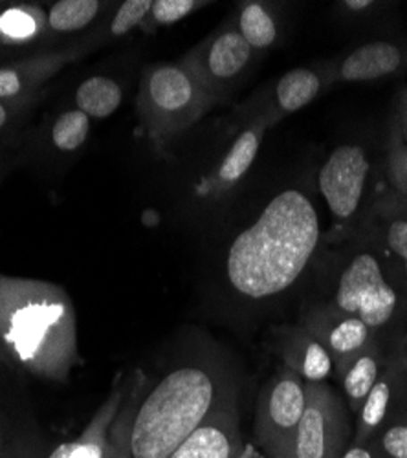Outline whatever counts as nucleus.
I'll return each mask as SVG.
<instances>
[{
    "label": "nucleus",
    "mask_w": 407,
    "mask_h": 458,
    "mask_svg": "<svg viewBox=\"0 0 407 458\" xmlns=\"http://www.w3.org/2000/svg\"><path fill=\"white\" fill-rule=\"evenodd\" d=\"M321 242L318 209L300 189L276 195L226 253L225 274L233 293L267 301L293 288Z\"/></svg>",
    "instance_id": "nucleus-1"
},
{
    "label": "nucleus",
    "mask_w": 407,
    "mask_h": 458,
    "mask_svg": "<svg viewBox=\"0 0 407 458\" xmlns=\"http://www.w3.org/2000/svg\"><path fill=\"white\" fill-rule=\"evenodd\" d=\"M0 341L37 377L64 381L81 361L72 299L47 281L0 276Z\"/></svg>",
    "instance_id": "nucleus-2"
},
{
    "label": "nucleus",
    "mask_w": 407,
    "mask_h": 458,
    "mask_svg": "<svg viewBox=\"0 0 407 458\" xmlns=\"http://www.w3.org/2000/svg\"><path fill=\"white\" fill-rule=\"evenodd\" d=\"M232 396L230 374L216 360L200 356L174 365L138 402L131 426L132 458H167Z\"/></svg>",
    "instance_id": "nucleus-3"
},
{
    "label": "nucleus",
    "mask_w": 407,
    "mask_h": 458,
    "mask_svg": "<svg viewBox=\"0 0 407 458\" xmlns=\"http://www.w3.org/2000/svg\"><path fill=\"white\" fill-rule=\"evenodd\" d=\"M215 103L186 64L157 63L141 72L138 114L158 150L191 129Z\"/></svg>",
    "instance_id": "nucleus-4"
},
{
    "label": "nucleus",
    "mask_w": 407,
    "mask_h": 458,
    "mask_svg": "<svg viewBox=\"0 0 407 458\" xmlns=\"http://www.w3.org/2000/svg\"><path fill=\"white\" fill-rule=\"evenodd\" d=\"M328 302L360 318L377 335L396 323L407 310V301L373 248L358 250L349 257Z\"/></svg>",
    "instance_id": "nucleus-5"
},
{
    "label": "nucleus",
    "mask_w": 407,
    "mask_h": 458,
    "mask_svg": "<svg viewBox=\"0 0 407 458\" xmlns=\"http://www.w3.org/2000/svg\"><path fill=\"white\" fill-rule=\"evenodd\" d=\"M307 407L305 379L279 365L257 400L255 438L270 458H292V444Z\"/></svg>",
    "instance_id": "nucleus-6"
},
{
    "label": "nucleus",
    "mask_w": 407,
    "mask_h": 458,
    "mask_svg": "<svg viewBox=\"0 0 407 458\" xmlns=\"http://www.w3.org/2000/svg\"><path fill=\"white\" fill-rule=\"evenodd\" d=\"M354 416L345 400L323 384H307V407L295 431L292 458H342L352 444Z\"/></svg>",
    "instance_id": "nucleus-7"
},
{
    "label": "nucleus",
    "mask_w": 407,
    "mask_h": 458,
    "mask_svg": "<svg viewBox=\"0 0 407 458\" xmlns=\"http://www.w3.org/2000/svg\"><path fill=\"white\" fill-rule=\"evenodd\" d=\"M371 162L360 145H340L330 152L319 169V191L336 224L347 225L360 215Z\"/></svg>",
    "instance_id": "nucleus-8"
},
{
    "label": "nucleus",
    "mask_w": 407,
    "mask_h": 458,
    "mask_svg": "<svg viewBox=\"0 0 407 458\" xmlns=\"http://www.w3.org/2000/svg\"><path fill=\"white\" fill-rule=\"evenodd\" d=\"M253 59V48L242 39L235 24L225 26L195 47L180 63L186 64L204 90L218 103Z\"/></svg>",
    "instance_id": "nucleus-9"
},
{
    "label": "nucleus",
    "mask_w": 407,
    "mask_h": 458,
    "mask_svg": "<svg viewBox=\"0 0 407 458\" xmlns=\"http://www.w3.org/2000/svg\"><path fill=\"white\" fill-rule=\"evenodd\" d=\"M407 409V339H400L386 356L375 387L354 418L352 444H367L391 420Z\"/></svg>",
    "instance_id": "nucleus-10"
},
{
    "label": "nucleus",
    "mask_w": 407,
    "mask_h": 458,
    "mask_svg": "<svg viewBox=\"0 0 407 458\" xmlns=\"http://www.w3.org/2000/svg\"><path fill=\"white\" fill-rule=\"evenodd\" d=\"M300 325L305 327L328 351L332 361H335V372L378 339V335L360 318L336 309L328 301L309 307L301 314Z\"/></svg>",
    "instance_id": "nucleus-11"
},
{
    "label": "nucleus",
    "mask_w": 407,
    "mask_h": 458,
    "mask_svg": "<svg viewBox=\"0 0 407 458\" xmlns=\"http://www.w3.org/2000/svg\"><path fill=\"white\" fill-rule=\"evenodd\" d=\"M371 229L375 251L407 301V202L398 197L378 200L371 209Z\"/></svg>",
    "instance_id": "nucleus-12"
},
{
    "label": "nucleus",
    "mask_w": 407,
    "mask_h": 458,
    "mask_svg": "<svg viewBox=\"0 0 407 458\" xmlns=\"http://www.w3.org/2000/svg\"><path fill=\"white\" fill-rule=\"evenodd\" d=\"M242 449L235 396L218 405L167 458H237Z\"/></svg>",
    "instance_id": "nucleus-13"
},
{
    "label": "nucleus",
    "mask_w": 407,
    "mask_h": 458,
    "mask_svg": "<svg viewBox=\"0 0 407 458\" xmlns=\"http://www.w3.org/2000/svg\"><path fill=\"white\" fill-rule=\"evenodd\" d=\"M274 347L281 365L300 374L305 384H323L335 372L328 351L300 323L279 327L274 332Z\"/></svg>",
    "instance_id": "nucleus-14"
},
{
    "label": "nucleus",
    "mask_w": 407,
    "mask_h": 458,
    "mask_svg": "<svg viewBox=\"0 0 407 458\" xmlns=\"http://www.w3.org/2000/svg\"><path fill=\"white\" fill-rule=\"evenodd\" d=\"M274 122L268 114H261L257 116L233 141L226 157L220 160L218 167L213 171V174L208 180V191L213 195L228 193V191L237 185L246 173L251 169L259 148L265 140V132L268 127H272Z\"/></svg>",
    "instance_id": "nucleus-15"
},
{
    "label": "nucleus",
    "mask_w": 407,
    "mask_h": 458,
    "mask_svg": "<svg viewBox=\"0 0 407 458\" xmlns=\"http://www.w3.org/2000/svg\"><path fill=\"white\" fill-rule=\"evenodd\" d=\"M403 64V50L389 41H373L347 54L335 68L332 80L343 83H365L384 80Z\"/></svg>",
    "instance_id": "nucleus-16"
},
{
    "label": "nucleus",
    "mask_w": 407,
    "mask_h": 458,
    "mask_svg": "<svg viewBox=\"0 0 407 458\" xmlns=\"http://www.w3.org/2000/svg\"><path fill=\"white\" fill-rule=\"evenodd\" d=\"M332 81H335L332 80V68H293L279 78L274 90V106L267 110V114L274 123H277L286 114H293L310 105Z\"/></svg>",
    "instance_id": "nucleus-17"
},
{
    "label": "nucleus",
    "mask_w": 407,
    "mask_h": 458,
    "mask_svg": "<svg viewBox=\"0 0 407 458\" xmlns=\"http://www.w3.org/2000/svg\"><path fill=\"white\" fill-rule=\"evenodd\" d=\"M123 394L125 387H122L116 381L113 393H110L105 403L98 409L85 431L78 438L57 445L50 458H103L110 426H113L125 400Z\"/></svg>",
    "instance_id": "nucleus-18"
},
{
    "label": "nucleus",
    "mask_w": 407,
    "mask_h": 458,
    "mask_svg": "<svg viewBox=\"0 0 407 458\" xmlns=\"http://www.w3.org/2000/svg\"><path fill=\"white\" fill-rule=\"evenodd\" d=\"M384 363L386 354L382 351L380 341L375 339L371 345H367L363 351L352 356L342 369L336 370V376L342 381L345 403L354 418L360 412L365 398L378 381Z\"/></svg>",
    "instance_id": "nucleus-19"
},
{
    "label": "nucleus",
    "mask_w": 407,
    "mask_h": 458,
    "mask_svg": "<svg viewBox=\"0 0 407 458\" xmlns=\"http://www.w3.org/2000/svg\"><path fill=\"white\" fill-rule=\"evenodd\" d=\"M123 99L122 87L105 75H94L80 85L76 90V106L89 118L105 120L120 108Z\"/></svg>",
    "instance_id": "nucleus-20"
},
{
    "label": "nucleus",
    "mask_w": 407,
    "mask_h": 458,
    "mask_svg": "<svg viewBox=\"0 0 407 458\" xmlns=\"http://www.w3.org/2000/svg\"><path fill=\"white\" fill-rule=\"evenodd\" d=\"M242 39L255 50H268L279 35L277 21L270 8L263 3H248L239 10L235 21Z\"/></svg>",
    "instance_id": "nucleus-21"
},
{
    "label": "nucleus",
    "mask_w": 407,
    "mask_h": 458,
    "mask_svg": "<svg viewBox=\"0 0 407 458\" xmlns=\"http://www.w3.org/2000/svg\"><path fill=\"white\" fill-rule=\"evenodd\" d=\"M145 377L138 370L131 381V389H129V398L123 400V405L114 418L113 426H110L108 438H106V447H105V456L103 458H132L131 451V426H132V416L138 407V402L141 398Z\"/></svg>",
    "instance_id": "nucleus-22"
},
{
    "label": "nucleus",
    "mask_w": 407,
    "mask_h": 458,
    "mask_svg": "<svg viewBox=\"0 0 407 458\" xmlns=\"http://www.w3.org/2000/svg\"><path fill=\"white\" fill-rule=\"evenodd\" d=\"M96 0H59L48 12V26L54 31L68 33L89 26L99 13Z\"/></svg>",
    "instance_id": "nucleus-23"
},
{
    "label": "nucleus",
    "mask_w": 407,
    "mask_h": 458,
    "mask_svg": "<svg viewBox=\"0 0 407 458\" xmlns=\"http://www.w3.org/2000/svg\"><path fill=\"white\" fill-rule=\"evenodd\" d=\"M90 132V118L85 112L72 108L63 112L52 127V141L63 152H73L87 141Z\"/></svg>",
    "instance_id": "nucleus-24"
},
{
    "label": "nucleus",
    "mask_w": 407,
    "mask_h": 458,
    "mask_svg": "<svg viewBox=\"0 0 407 458\" xmlns=\"http://www.w3.org/2000/svg\"><path fill=\"white\" fill-rule=\"evenodd\" d=\"M369 444L377 458H407V409L387 422Z\"/></svg>",
    "instance_id": "nucleus-25"
},
{
    "label": "nucleus",
    "mask_w": 407,
    "mask_h": 458,
    "mask_svg": "<svg viewBox=\"0 0 407 458\" xmlns=\"http://www.w3.org/2000/svg\"><path fill=\"white\" fill-rule=\"evenodd\" d=\"M153 8V0H127L116 12L113 22H110V35L123 37L140 26L149 17Z\"/></svg>",
    "instance_id": "nucleus-26"
},
{
    "label": "nucleus",
    "mask_w": 407,
    "mask_h": 458,
    "mask_svg": "<svg viewBox=\"0 0 407 458\" xmlns=\"http://www.w3.org/2000/svg\"><path fill=\"white\" fill-rule=\"evenodd\" d=\"M39 30L35 17L24 8H12L0 15V35L12 41H26Z\"/></svg>",
    "instance_id": "nucleus-27"
},
{
    "label": "nucleus",
    "mask_w": 407,
    "mask_h": 458,
    "mask_svg": "<svg viewBox=\"0 0 407 458\" xmlns=\"http://www.w3.org/2000/svg\"><path fill=\"white\" fill-rule=\"evenodd\" d=\"M387 171L391 183L396 187L398 193L402 197H407V143L402 140L396 127L391 134Z\"/></svg>",
    "instance_id": "nucleus-28"
},
{
    "label": "nucleus",
    "mask_w": 407,
    "mask_h": 458,
    "mask_svg": "<svg viewBox=\"0 0 407 458\" xmlns=\"http://www.w3.org/2000/svg\"><path fill=\"white\" fill-rule=\"evenodd\" d=\"M202 6L206 4L199 3V0H157L149 15L157 26H169L186 19Z\"/></svg>",
    "instance_id": "nucleus-29"
},
{
    "label": "nucleus",
    "mask_w": 407,
    "mask_h": 458,
    "mask_svg": "<svg viewBox=\"0 0 407 458\" xmlns=\"http://www.w3.org/2000/svg\"><path fill=\"white\" fill-rule=\"evenodd\" d=\"M30 85V80H26V73H22L17 66H6L0 68V101L12 99L24 92V89Z\"/></svg>",
    "instance_id": "nucleus-30"
},
{
    "label": "nucleus",
    "mask_w": 407,
    "mask_h": 458,
    "mask_svg": "<svg viewBox=\"0 0 407 458\" xmlns=\"http://www.w3.org/2000/svg\"><path fill=\"white\" fill-rule=\"evenodd\" d=\"M338 6L351 17H361L367 12H371L377 6V3H373V0H345V3H340Z\"/></svg>",
    "instance_id": "nucleus-31"
},
{
    "label": "nucleus",
    "mask_w": 407,
    "mask_h": 458,
    "mask_svg": "<svg viewBox=\"0 0 407 458\" xmlns=\"http://www.w3.org/2000/svg\"><path fill=\"white\" fill-rule=\"evenodd\" d=\"M342 458H377L371 444H351Z\"/></svg>",
    "instance_id": "nucleus-32"
},
{
    "label": "nucleus",
    "mask_w": 407,
    "mask_h": 458,
    "mask_svg": "<svg viewBox=\"0 0 407 458\" xmlns=\"http://www.w3.org/2000/svg\"><path fill=\"white\" fill-rule=\"evenodd\" d=\"M394 127L400 132L402 140L407 143V98L403 99V103L400 106V118H398V123Z\"/></svg>",
    "instance_id": "nucleus-33"
},
{
    "label": "nucleus",
    "mask_w": 407,
    "mask_h": 458,
    "mask_svg": "<svg viewBox=\"0 0 407 458\" xmlns=\"http://www.w3.org/2000/svg\"><path fill=\"white\" fill-rule=\"evenodd\" d=\"M0 363H4V365H8V367H15L13 360L10 358L8 351H6L4 345H3V341H0Z\"/></svg>",
    "instance_id": "nucleus-34"
},
{
    "label": "nucleus",
    "mask_w": 407,
    "mask_h": 458,
    "mask_svg": "<svg viewBox=\"0 0 407 458\" xmlns=\"http://www.w3.org/2000/svg\"><path fill=\"white\" fill-rule=\"evenodd\" d=\"M237 458H261L257 454V451L251 447V445H242V449H241V453L237 454Z\"/></svg>",
    "instance_id": "nucleus-35"
},
{
    "label": "nucleus",
    "mask_w": 407,
    "mask_h": 458,
    "mask_svg": "<svg viewBox=\"0 0 407 458\" xmlns=\"http://www.w3.org/2000/svg\"><path fill=\"white\" fill-rule=\"evenodd\" d=\"M6 123H8V110H6L4 103L0 101V129H3Z\"/></svg>",
    "instance_id": "nucleus-36"
},
{
    "label": "nucleus",
    "mask_w": 407,
    "mask_h": 458,
    "mask_svg": "<svg viewBox=\"0 0 407 458\" xmlns=\"http://www.w3.org/2000/svg\"><path fill=\"white\" fill-rule=\"evenodd\" d=\"M0 458H4V442H3V435H0Z\"/></svg>",
    "instance_id": "nucleus-37"
}]
</instances>
